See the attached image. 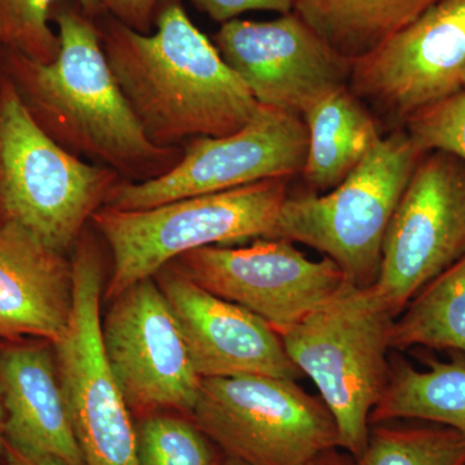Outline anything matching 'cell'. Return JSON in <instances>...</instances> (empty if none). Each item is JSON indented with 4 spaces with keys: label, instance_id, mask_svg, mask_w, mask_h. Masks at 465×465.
<instances>
[{
    "label": "cell",
    "instance_id": "obj_1",
    "mask_svg": "<svg viewBox=\"0 0 465 465\" xmlns=\"http://www.w3.org/2000/svg\"><path fill=\"white\" fill-rule=\"evenodd\" d=\"M60 50L52 63L8 51L2 60L26 108L67 152L115 171L124 182L163 176L183 146L150 142L121 90L94 17L76 9L54 15Z\"/></svg>",
    "mask_w": 465,
    "mask_h": 465
},
{
    "label": "cell",
    "instance_id": "obj_2",
    "mask_svg": "<svg viewBox=\"0 0 465 465\" xmlns=\"http://www.w3.org/2000/svg\"><path fill=\"white\" fill-rule=\"evenodd\" d=\"M155 32L109 18L99 27L104 51L150 142L183 146L249 124L259 103L179 0L162 2Z\"/></svg>",
    "mask_w": 465,
    "mask_h": 465
},
{
    "label": "cell",
    "instance_id": "obj_3",
    "mask_svg": "<svg viewBox=\"0 0 465 465\" xmlns=\"http://www.w3.org/2000/svg\"><path fill=\"white\" fill-rule=\"evenodd\" d=\"M121 182L115 171L76 157L48 136L2 67L0 224L20 226L65 255Z\"/></svg>",
    "mask_w": 465,
    "mask_h": 465
},
{
    "label": "cell",
    "instance_id": "obj_4",
    "mask_svg": "<svg viewBox=\"0 0 465 465\" xmlns=\"http://www.w3.org/2000/svg\"><path fill=\"white\" fill-rule=\"evenodd\" d=\"M394 320L374 287L347 282L281 333L291 361L313 381L331 412L339 449L354 459L366 448L370 415L390 384Z\"/></svg>",
    "mask_w": 465,
    "mask_h": 465
},
{
    "label": "cell",
    "instance_id": "obj_5",
    "mask_svg": "<svg viewBox=\"0 0 465 465\" xmlns=\"http://www.w3.org/2000/svg\"><path fill=\"white\" fill-rule=\"evenodd\" d=\"M424 154L396 128L327 194L287 195L265 238L305 244L331 259L349 283L374 286L388 225Z\"/></svg>",
    "mask_w": 465,
    "mask_h": 465
},
{
    "label": "cell",
    "instance_id": "obj_6",
    "mask_svg": "<svg viewBox=\"0 0 465 465\" xmlns=\"http://www.w3.org/2000/svg\"><path fill=\"white\" fill-rule=\"evenodd\" d=\"M289 180H264L145 210L101 207L92 222L112 252L106 298L155 277L183 253L265 238L289 195Z\"/></svg>",
    "mask_w": 465,
    "mask_h": 465
},
{
    "label": "cell",
    "instance_id": "obj_7",
    "mask_svg": "<svg viewBox=\"0 0 465 465\" xmlns=\"http://www.w3.org/2000/svg\"><path fill=\"white\" fill-rule=\"evenodd\" d=\"M191 414L226 457L250 465H307L339 448L338 428L323 401L290 379H202Z\"/></svg>",
    "mask_w": 465,
    "mask_h": 465
},
{
    "label": "cell",
    "instance_id": "obj_8",
    "mask_svg": "<svg viewBox=\"0 0 465 465\" xmlns=\"http://www.w3.org/2000/svg\"><path fill=\"white\" fill-rule=\"evenodd\" d=\"M73 252V305L56 342L58 379L84 465H140L131 410L116 382L101 335L103 260L82 232Z\"/></svg>",
    "mask_w": 465,
    "mask_h": 465
},
{
    "label": "cell",
    "instance_id": "obj_9",
    "mask_svg": "<svg viewBox=\"0 0 465 465\" xmlns=\"http://www.w3.org/2000/svg\"><path fill=\"white\" fill-rule=\"evenodd\" d=\"M179 163L143 183L121 182L104 207L134 211L213 194L269 179L302 173L308 153L304 119L289 110L260 105L237 133L195 137L183 145Z\"/></svg>",
    "mask_w": 465,
    "mask_h": 465
},
{
    "label": "cell",
    "instance_id": "obj_10",
    "mask_svg": "<svg viewBox=\"0 0 465 465\" xmlns=\"http://www.w3.org/2000/svg\"><path fill=\"white\" fill-rule=\"evenodd\" d=\"M465 258V162L427 152L391 216L374 284L394 317L434 278Z\"/></svg>",
    "mask_w": 465,
    "mask_h": 465
},
{
    "label": "cell",
    "instance_id": "obj_11",
    "mask_svg": "<svg viewBox=\"0 0 465 465\" xmlns=\"http://www.w3.org/2000/svg\"><path fill=\"white\" fill-rule=\"evenodd\" d=\"M174 262L195 283L249 309L280 335L348 282L331 259L313 262L283 240L262 238L238 249L208 246Z\"/></svg>",
    "mask_w": 465,
    "mask_h": 465
},
{
    "label": "cell",
    "instance_id": "obj_12",
    "mask_svg": "<svg viewBox=\"0 0 465 465\" xmlns=\"http://www.w3.org/2000/svg\"><path fill=\"white\" fill-rule=\"evenodd\" d=\"M465 0H440L351 63L348 85L396 124L459 91Z\"/></svg>",
    "mask_w": 465,
    "mask_h": 465
},
{
    "label": "cell",
    "instance_id": "obj_13",
    "mask_svg": "<svg viewBox=\"0 0 465 465\" xmlns=\"http://www.w3.org/2000/svg\"><path fill=\"white\" fill-rule=\"evenodd\" d=\"M101 335L130 410L193 411L202 379L173 308L153 278L116 296L101 321Z\"/></svg>",
    "mask_w": 465,
    "mask_h": 465
},
{
    "label": "cell",
    "instance_id": "obj_14",
    "mask_svg": "<svg viewBox=\"0 0 465 465\" xmlns=\"http://www.w3.org/2000/svg\"><path fill=\"white\" fill-rule=\"evenodd\" d=\"M213 45L260 105L302 114L314 101L347 85L351 63L295 12L272 21L223 24Z\"/></svg>",
    "mask_w": 465,
    "mask_h": 465
},
{
    "label": "cell",
    "instance_id": "obj_15",
    "mask_svg": "<svg viewBox=\"0 0 465 465\" xmlns=\"http://www.w3.org/2000/svg\"><path fill=\"white\" fill-rule=\"evenodd\" d=\"M155 278L201 379L264 375L298 381L302 375L280 332L249 309L213 295L173 262Z\"/></svg>",
    "mask_w": 465,
    "mask_h": 465
},
{
    "label": "cell",
    "instance_id": "obj_16",
    "mask_svg": "<svg viewBox=\"0 0 465 465\" xmlns=\"http://www.w3.org/2000/svg\"><path fill=\"white\" fill-rule=\"evenodd\" d=\"M5 443L27 455L84 465L50 351L41 345L0 351Z\"/></svg>",
    "mask_w": 465,
    "mask_h": 465
},
{
    "label": "cell",
    "instance_id": "obj_17",
    "mask_svg": "<svg viewBox=\"0 0 465 465\" xmlns=\"http://www.w3.org/2000/svg\"><path fill=\"white\" fill-rule=\"evenodd\" d=\"M73 305L72 264L20 226L0 224V338L56 342Z\"/></svg>",
    "mask_w": 465,
    "mask_h": 465
},
{
    "label": "cell",
    "instance_id": "obj_18",
    "mask_svg": "<svg viewBox=\"0 0 465 465\" xmlns=\"http://www.w3.org/2000/svg\"><path fill=\"white\" fill-rule=\"evenodd\" d=\"M302 115L308 153L300 174L314 192H330L344 182L381 139L374 118L348 84L323 94Z\"/></svg>",
    "mask_w": 465,
    "mask_h": 465
},
{
    "label": "cell",
    "instance_id": "obj_19",
    "mask_svg": "<svg viewBox=\"0 0 465 465\" xmlns=\"http://www.w3.org/2000/svg\"><path fill=\"white\" fill-rule=\"evenodd\" d=\"M425 362V370L405 361L391 369L370 424L419 420L452 428L465 439V353L450 351L448 361Z\"/></svg>",
    "mask_w": 465,
    "mask_h": 465
},
{
    "label": "cell",
    "instance_id": "obj_20",
    "mask_svg": "<svg viewBox=\"0 0 465 465\" xmlns=\"http://www.w3.org/2000/svg\"><path fill=\"white\" fill-rule=\"evenodd\" d=\"M391 345L465 353V258L416 293L394 320Z\"/></svg>",
    "mask_w": 465,
    "mask_h": 465
},
{
    "label": "cell",
    "instance_id": "obj_21",
    "mask_svg": "<svg viewBox=\"0 0 465 465\" xmlns=\"http://www.w3.org/2000/svg\"><path fill=\"white\" fill-rule=\"evenodd\" d=\"M440 0H330L312 29L349 61L363 56Z\"/></svg>",
    "mask_w": 465,
    "mask_h": 465
},
{
    "label": "cell",
    "instance_id": "obj_22",
    "mask_svg": "<svg viewBox=\"0 0 465 465\" xmlns=\"http://www.w3.org/2000/svg\"><path fill=\"white\" fill-rule=\"evenodd\" d=\"M356 464L465 465V439L440 424H371Z\"/></svg>",
    "mask_w": 465,
    "mask_h": 465
},
{
    "label": "cell",
    "instance_id": "obj_23",
    "mask_svg": "<svg viewBox=\"0 0 465 465\" xmlns=\"http://www.w3.org/2000/svg\"><path fill=\"white\" fill-rule=\"evenodd\" d=\"M57 0H0V45L36 63L48 64L60 50L57 33L48 20ZM82 11L103 14L99 0H76Z\"/></svg>",
    "mask_w": 465,
    "mask_h": 465
},
{
    "label": "cell",
    "instance_id": "obj_24",
    "mask_svg": "<svg viewBox=\"0 0 465 465\" xmlns=\"http://www.w3.org/2000/svg\"><path fill=\"white\" fill-rule=\"evenodd\" d=\"M140 465H216L211 440L182 418L152 415L136 428Z\"/></svg>",
    "mask_w": 465,
    "mask_h": 465
},
{
    "label": "cell",
    "instance_id": "obj_25",
    "mask_svg": "<svg viewBox=\"0 0 465 465\" xmlns=\"http://www.w3.org/2000/svg\"><path fill=\"white\" fill-rule=\"evenodd\" d=\"M403 128L423 152L440 150L465 162V90L410 116Z\"/></svg>",
    "mask_w": 465,
    "mask_h": 465
},
{
    "label": "cell",
    "instance_id": "obj_26",
    "mask_svg": "<svg viewBox=\"0 0 465 465\" xmlns=\"http://www.w3.org/2000/svg\"><path fill=\"white\" fill-rule=\"evenodd\" d=\"M201 12L216 23L235 20L246 12L265 11L286 15L293 12L295 0H191Z\"/></svg>",
    "mask_w": 465,
    "mask_h": 465
},
{
    "label": "cell",
    "instance_id": "obj_27",
    "mask_svg": "<svg viewBox=\"0 0 465 465\" xmlns=\"http://www.w3.org/2000/svg\"><path fill=\"white\" fill-rule=\"evenodd\" d=\"M163 0H99L104 12L136 32L149 34Z\"/></svg>",
    "mask_w": 465,
    "mask_h": 465
},
{
    "label": "cell",
    "instance_id": "obj_28",
    "mask_svg": "<svg viewBox=\"0 0 465 465\" xmlns=\"http://www.w3.org/2000/svg\"><path fill=\"white\" fill-rule=\"evenodd\" d=\"M5 454H7L8 465H69L63 460L51 457H35V455H27L12 446L5 443Z\"/></svg>",
    "mask_w": 465,
    "mask_h": 465
},
{
    "label": "cell",
    "instance_id": "obj_29",
    "mask_svg": "<svg viewBox=\"0 0 465 465\" xmlns=\"http://www.w3.org/2000/svg\"><path fill=\"white\" fill-rule=\"evenodd\" d=\"M329 3L330 0H295L293 12L299 15L309 26H312L322 15Z\"/></svg>",
    "mask_w": 465,
    "mask_h": 465
},
{
    "label": "cell",
    "instance_id": "obj_30",
    "mask_svg": "<svg viewBox=\"0 0 465 465\" xmlns=\"http://www.w3.org/2000/svg\"><path fill=\"white\" fill-rule=\"evenodd\" d=\"M307 465H357L356 459L349 455L348 452L341 454L339 448L330 449L322 454L318 455L313 460L309 461Z\"/></svg>",
    "mask_w": 465,
    "mask_h": 465
},
{
    "label": "cell",
    "instance_id": "obj_31",
    "mask_svg": "<svg viewBox=\"0 0 465 465\" xmlns=\"http://www.w3.org/2000/svg\"><path fill=\"white\" fill-rule=\"evenodd\" d=\"M5 407H3L2 393H0V455L5 448Z\"/></svg>",
    "mask_w": 465,
    "mask_h": 465
},
{
    "label": "cell",
    "instance_id": "obj_32",
    "mask_svg": "<svg viewBox=\"0 0 465 465\" xmlns=\"http://www.w3.org/2000/svg\"><path fill=\"white\" fill-rule=\"evenodd\" d=\"M216 465H250L247 463H244V461L238 460V459L226 457L225 459H223V460L217 461Z\"/></svg>",
    "mask_w": 465,
    "mask_h": 465
},
{
    "label": "cell",
    "instance_id": "obj_33",
    "mask_svg": "<svg viewBox=\"0 0 465 465\" xmlns=\"http://www.w3.org/2000/svg\"><path fill=\"white\" fill-rule=\"evenodd\" d=\"M465 90V66L460 74V81H459V91Z\"/></svg>",
    "mask_w": 465,
    "mask_h": 465
},
{
    "label": "cell",
    "instance_id": "obj_34",
    "mask_svg": "<svg viewBox=\"0 0 465 465\" xmlns=\"http://www.w3.org/2000/svg\"><path fill=\"white\" fill-rule=\"evenodd\" d=\"M0 73H2V60H0Z\"/></svg>",
    "mask_w": 465,
    "mask_h": 465
}]
</instances>
